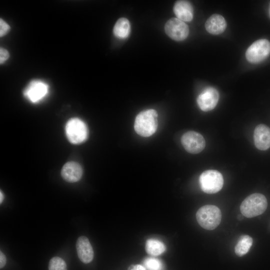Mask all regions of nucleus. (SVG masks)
Returning <instances> with one entry per match:
<instances>
[{"label": "nucleus", "mask_w": 270, "mask_h": 270, "mask_svg": "<svg viewBox=\"0 0 270 270\" xmlns=\"http://www.w3.org/2000/svg\"><path fill=\"white\" fill-rule=\"evenodd\" d=\"M158 126L157 112L154 110L149 109L142 111L137 115L134 128L140 136L148 137L156 132Z\"/></svg>", "instance_id": "f257e3e1"}, {"label": "nucleus", "mask_w": 270, "mask_h": 270, "mask_svg": "<svg viewBox=\"0 0 270 270\" xmlns=\"http://www.w3.org/2000/svg\"><path fill=\"white\" fill-rule=\"evenodd\" d=\"M268 206L266 196L261 194L254 193L247 196L240 206L242 216L251 218L263 214Z\"/></svg>", "instance_id": "f03ea898"}, {"label": "nucleus", "mask_w": 270, "mask_h": 270, "mask_svg": "<svg viewBox=\"0 0 270 270\" xmlns=\"http://www.w3.org/2000/svg\"><path fill=\"white\" fill-rule=\"evenodd\" d=\"M196 218L202 228L212 230L220 224L222 213L220 208L216 206L205 205L198 210L196 213Z\"/></svg>", "instance_id": "7ed1b4c3"}, {"label": "nucleus", "mask_w": 270, "mask_h": 270, "mask_svg": "<svg viewBox=\"0 0 270 270\" xmlns=\"http://www.w3.org/2000/svg\"><path fill=\"white\" fill-rule=\"evenodd\" d=\"M66 134L70 142L74 144L85 142L88 136V129L86 124L78 118L70 119L65 126Z\"/></svg>", "instance_id": "20e7f679"}, {"label": "nucleus", "mask_w": 270, "mask_h": 270, "mask_svg": "<svg viewBox=\"0 0 270 270\" xmlns=\"http://www.w3.org/2000/svg\"><path fill=\"white\" fill-rule=\"evenodd\" d=\"M199 183L204 192L212 194L218 192L222 188L224 178L220 172L209 170L201 174L199 177Z\"/></svg>", "instance_id": "39448f33"}, {"label": "nucleus", "mask_w": 270, "mask_h": 270, "mask_svg": "<svg viewBox=\"0 0 270 270\" xmlns=\"http://www.w3.org/2000/svg\"><path fill=\"white\" fill-rule=\"evenodd\" d=\"M270 54V42L266 39H260L254 42L246 52V60L250 63H260Z\"/></svg>", "instance_id": "423d86ee"}, {"label": "nucleus", "mask_w": 270, "mask_h": 270, "mask_svg": "<svg viewBox=\"0 0 270 270\" xmlns=\"http://www.w3.org/2000/svg\"><path fill=\"white\" fill-rule=\"evenodd\" d=\"M49 86L40 80L30 81L24 90V97L30 102L36 104L42 100L48 94Z\"/></svg>", "instance_id": "0eeeda50"}, {"label": "nucleus", "mask_w": 270, "mask_h": 270, "mask_svg": "<svg viewBox=\"0 0 270 270\" xmlns=\"http://www.w3.org/2000/svg\"><path fill=\"white\" fill-rule=\"evenodd\" d=\"M181 142L186 150L192 154L200 153L206 146L202 136L194 131L185 132L181 138Z\"/></svg>", "instance_id": "6e6552de"}, {"label": "nucleus", "mask_w": 270, "mask_h": 270, "mask_svg": "<svg viewBox=\"0 0 270 270\" xmlns=\"http://www.w3.org/2000/svg\"><path fill=\"white\" fill-rule=\"evenodd\" d=\"M167 35L172 39L181 41L185 40L189 34L188 25L177 18H172L168 20L164 26Z\"/></svg>", "instance_id": "1a4fd4ad"}, {"label": "nucleus", "mask_w": 270, "mask_h": 270, "mask_svg": "<svg viewBox=\"0 0 270 270\" xmlns=\"http://www.w3.org/2000/svg\"><path fill=\"white\" fill-rule=\"evenodd\" d=\"M219 100L218 91L212 86L205 88L197 98L196 101L199 108L204 112L213 110Z\"/></svg>", "instance_id": "9d476101"}, {"label": "nucleus", "mask_w": 270, "mask_h": 270, "mask_svg": "<svg viewBox=\"0 0 270 270\" xmlns=\"http://www.w3.org/2000/svg\"><path fill=\"white\" fill-rule=\"evenodd\" d=\"M254 140L257 148L266 150L270 148V128L264 124L258 125L254 130Z\"/></svg>", "instance_id": "9b49d317"}, {"label": "nucleus", "mask_w": 270, "mask_h": 270, "mask_svg": "<svg viewBox=\"0 0 270 270\" xmlns=\"http://www.w3.org/2000/svg\"><path fill=\"white\" fill-rule=\"evenodd\" d=\"M82 174L81 166L74 162H69L65 164L61 170L62 178L68 182H78L82 178Z\"/></svg>", "instance_id": "f8f14e48"}, {"label": "nucleus", "mask_w": 270, "mask_h": 270, "mask_svg": "<svg viewBox=\"0 0 270 270\" xmlns=\"http://www.w3.org/2000/svg\"><path fill=\"white\" fill-rule=\"evenodd\" d=\"M77 254L80 260L84 264L90 262L94 253L88 239L84 236L79 237L76 242Z\"/></svg>", "instance_id": "ddd939ff"}, {"label": "nucleus", "mask_w": 270, "mask_h": 270, "mask_svg": "<svg viewBox=\"0 0 270 270\" xmlns=\"http://www.w3.org/2000/svg\"><path fill=\"white\" fill-rule=\"evenodd\" d=\"M173 10L177 18L182 22H190L192 20L194 10L192 4L188 1H176L174 4Z\"/></svg>", "instance_id": "4468645a"}, {"label": "nucleus", "mask_w": 270, "mask_h": 270, "mask_svg": "<svg viewBox=\"0 0 270 270\" xmlns=\"http://www.w3.org/2000/svg\"><path fill=\"white\" fill-rule=\"evenodd\" d=\"M206 30L212 34H220L226 28V22L224 18L218 14L212 15L205 23Z\"/></svg>", "instance_id": "2eb2a0df"}, {"label": "nucleus", "mask_w": 270, "mask_h": 270, "mask_svg": "<svg viewBox=\"0 0 270 270\" xmlns=\"http://www.w3.org/2000/svg\"><path fill=\"white\" fill-rule=\"evenodd\" d=\"M130 32V26L128 20L122 18L116 22L113 29L115 36L118 38L124 39L128 37Z\"/></svg>", "instance_id": "dca6fc26"}, {"label": "nucleus", "mask_w": 270, "mask_h": 270, "mask_svg": "<svg viewBox=\"0 0 270 270\" xmlns=\"http://www.w3.org/2000/svg\"><path fill=\"white\" fill-rule=\"evenodd\" d=\"M252 238L248 235H243L238 239L235 247L234 252L238 256L246 254L252 244Z\"/></svg>", "instance_id": "f3484780"}, {"label": "nucleus", "mask_w": 270, "mask_h": 270, "mask_svg": "<svg viewBox=\"0 0 270 270\" xmlns=\"http://www.w3.org/2000/svg\"><path fill=\"white\" fill-rule=\"evenodd\" d=\"M146 252L151 256H158L166 250V246L160 240L155 239H148L146 240L145 246Z\"/></svg>", "instance_id": "a211bd4d"}, {"label": "nucleus", "mask_w": 270, "mask_h": 270, "mask_svg": "<svg viewBox=\"0 0 270 270\" xmlns=\"http://www.w3.org/2000/svg\"><path fill=\"white\" fill-rule=\"evenodd\" d=\"M143 264L147 270H162V261L156 258H146L143 262Z\"/></svg>", "instance_id": "6ab92c4d"}, {"label": "nucleus", "mask_w": 270, "mask_h": 270, "mask_svg": "<svg viewBox=\"0 0 270 270\" xmlns=\"http://www.w3.org/2000/svg\"><path fill=\"white\" fill-rule=\"evenodd\" d=\"M49 270H67L64 260L58 256L52 258L48 265Z\"/></svg>", "instance_id": "aec40b11"}, {"label": "nucleus", "mask_w": 270, "mask_h": 270, "mask_svg": "<svg viewBox=\"0 0 270 270\" xmlns=\"http://www.w3.org/2000/svg\"><path fill=\"white\" fill-rule=\"evenodd\" d=\"M10 26L2 18L0 19V36L6 34L10 31Z\"/></svg>", "instance_id": "412c9836"}, {"label": "nucleus", "mask_w": 270, "mask_h": 270, "mask_svg": "<svg viewBox=\"0 0 270 270\" xmlns=\"http://www.w3.org/2000/svg\"><path fill=\"white\" fill-rule=\"evenodd\" d=\"M10 54L8 51L3 48H0V63L2 64L4 63L9 58Z\"/></svg>", "instance_id": "4be33fe9"}, {"label": "nucleus", "mask_w": 270, "mask_h": 270, "mask_svg": "<svg viewBox=\"0 0 270 270\" xmlns=\"http://www.w3.org/2000/svg\"><path fill=\"white\" fill-rule=\"evenodd\" d=\"M128 270H146L144 266L140 264H135L130 266Z\"/></svg>", "instance_id": "5701e85b"}, {"label": "nucleus", "mask_w": 270, "mask_h": 270, "mask_svg": "<svg viewBox=\"0 0 270 270\" xmlns=\"http://www.w3.org/2000/svg\"><path fill=\"white\" fill-rule=\"evenodd\" d=\"M6 258L4 253L0 251V268H2L5 266L6 264Z\"/></svg>", "instance_id": "b1692460"}, {"label": "nucleus", "mask_w": 270, "mask_h": 270, "mask_svg": "<svg viewBox=\"0 0 270 270\" xmlns=\"http://www.w3.org/2000/svg\"><path fill=\"white\" fill-rule=\"evenodd\" d=\"M4 198V196L2 191L0 192V203L2 204Z\"/></svg>", "instance_id": "393cba45"}, {"label": "nucleus", "mask_w": 270, "mask_h": 270, "mask_svg": "<svg viewBox=\"0 0 270 270\" xmlns=\"http://www.w3.org/2000/svg\"><path fill=\"white\" fill-rule=\"evenodd\" d=\"M269 14H270V8H269Z\"/></svg>", "instance_id": "a878e982"}]
</instances>
